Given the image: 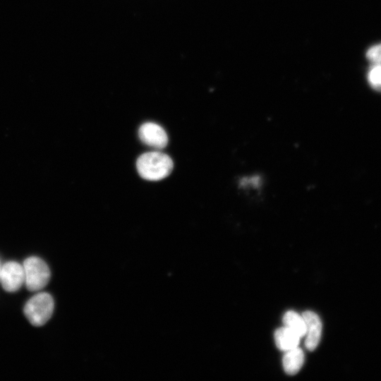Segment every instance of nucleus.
<instances>
[{"label": "nucleus", "instance_id": "f03ea898", "mask_svg": "<svg viewBox=\"0 0 381 381\" xmlns=\"http://www.w3.org/2000/svg\"><path fill=\"white\" fill-rule=\"evenodd\" d=\"M54 300L45 292L39 293L28 300L24 307V313L30 322L41 326L50 318L54 310Z\"/></svg>", "mask_w": 381, "mask_h": 381}, {"label": "nucleus", "instance_id": "9b49d317", "mask_svg": "<svg viewBox=\"0 0 381 381\" xmlns=\"http://www.w3.org/2000/svg\"><path fill=\"white\" fill-rule=\"evenodd\" d=\"M366 57L373 64L381 65V44L371 47L367 51Z\"/></svg>", "mask_w": 381, "mask_h": 381}, {"label": "nucleus", "instance_id": "f257e3e1", "mask_svg": "<svg viewBox=\"0 0 381 381\" xmlns=\"http://www.w3.org/2000/svg\"><path fill=\"white\" fill-rule=\"evenodd\" d=\"M172 159L160 152H149L137 159L136 167L140 176L148 181H159L170 174L173 169Z\"/></svg>", "mask_w": 381, "mask_h": 381}, {"label": "nucleus", "instance_id": "0eeeda50", "mask_svg": "<svg viewBox=\"0 0 381 381\" xmlns=\"http://www.w3.org/2000/svg\"><path fill=\"white\" fill-rule=\"evenodd\" d=\"M283 367L286 374L296 375L304 363V353L298 346L285 351L283 359Z\"/></svg>", "mask_w": 381, "mask_h": 381}, {"label": "nucleus", "instance_id": "6e6552de", "mask_svg": "<svg viewBox=\"0 0 381 381\" xmlns=\"http://www.w3.org/2000/svg\"><path fill=\"white\" fill-rule=\"evenodd\" d=\"M274 337L277 347L284 352L298 346L301 339L285 326L277 329L274 332Z\"/></svg>", "mask_w": 381, "mask_h": 381}, {"label": "nucleus", "instance_id": "9d476101", "mask_svg": "<svg viewBox=\"0 0 381 381\" xmlns=\"http://www.w3.org/2000/svg\"><path fill=\"white\" fill-rule=\"evenodd\" d=\"M368 80L374 90L381 92V65H372L368 73Z\"/></svg>", "mask_w": 381, "mask_h": 381}, {"label": "nucleus", "instance_id": "39448f33", "mask_svg": "<svg viewBox=\"0 0 381 381\" xmlns=\"http://www.w3.org/2000/svg\"><path fill=\"white\" fill-rule=\"evenodd\" d=\"M138 135L143 143L155 149H163L168 143L165 131L155 123L147 122L141 125Z\"/></svg>", "mask_w": 381, "mask_h": 381}, {"label": "nucleus", "instance_id": "1a4fd4ad", "mask_svg": "<svg viewBox=\"0 0 381 381\" xmlns=\"http://www.w3.org/2000/svg\"><path fill=\"white\" fill-rule=\"evenodd\" d=\"M282 320L284 326L295 332L300 338L306 335V326L302 315L289 310L284 315Z\"/></svg>", "mask_w": 381, "mask_h": 381}, {"label": "nucleus", "instance_id": "20e7f679", "mask_svg": "<svg viewBox=\"0 0 381 381\" xmlns=\"http://www.w3.org/2000/svg\"><path fill=\"white\" fill-rule=\"evenodd\" d=\"M0 280L6 291H18L25 282L23 266L13 261L5 263L1 267Z\"/></svg>", "mask_w": 381, "mask_h": 381}, {"label": "nucleus", "instance_id": "7ed1b4c3", "mask_svg": "<svg viewBox=\"0 0 381 381\" xmlns=\"http://www.w3.org/2000/svg\"><path fill=\"white\" fill-rule=\"evenodd\" d=\"M25 284L31 291L42 289L49 282L50 271L47 265L37 257H30L23 262Z\"/></svg>", "mask_w": 381, "mask_h": 381}, {"label": "nucleus", "instance_id": "f8f14e48", "mask_svg": "<svg viewBox=\"0 0 381 381\" xmlns=\"http://www.w3.org/2000/svg\"><path fill=\"white\" fill-rule=\"evenodd\" d=\"M0 270H1V266H0Z\"/></svg>", "mask_w": 381, "mask_h": 381}, {"label": "nucleus", "instance_id": "423d86ee", "mask_svg": "<svg viewBox=\"0 0 381 381\" xmlns=\"http://www.w3.org/2000/svg\"><path fill=\"white\" fill-rule=\"evenodd\" d=\"M302 316L306 326L305 346L308 350L313 351L321 339L322 322L319 316L313 311H305Z\"/></svg>", "mask_w": 381, "mask_h": 381}]
</instances>
